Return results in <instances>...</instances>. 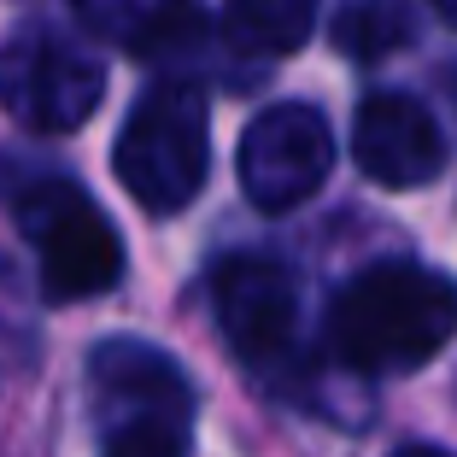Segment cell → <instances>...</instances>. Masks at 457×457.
I'll list each match as a JSON object with an SVG mask.
<instances>
[{
	"mask_svg": "<svg viewBox=\"0 0 457 457\" xmlns=\"http://www.w3.org/2000/svg\"><path fill=\"white\" fill-rule=\"evenodd\" d=\"M457 335V282L411 258L352 276L328 305V352L358 376H399Z\"/></svg>",
	"mask_w": 457,
	"mask_h": 457,
	"instance_id": "6da1fadb",
	"label": "cell"
},
{
	"mask_svg": "<svg viewBox=\"0 0 457 457\" xmlns=\"http://www.w3.org/2000/svg\"><path fill=\"white\" fill-rule=\"evenodd\" d=\"M123 194L153 217H176L212 176V112L194 82H153L129 106L112 153Z\"/></svg>",
	"mask_w": 457,
	"mask_h": 457,
	"instance_id": "7a4b0ae2",
	"label": "cell"
},
{
	"mask_svg": "<svg viewBox=\"0 0 457 457\" xmlns=\"http://www.w3.org/2000/svg\"><path fill=\"white\" fill-rule=\"evenodd\" d=\"M106 100V59L54 24H24L0 41V106L36 135H71Z\"/></svg>",
	"mask_w": 457,
	"mask_h": 457,
	"instance_id": "3957f363",
	"label": "cell"
},
{
	"mask_svg": "<svg viewBox=\"0 0 457 457\" xmlns=\"http://www.w3.org/2000/svg\"><path fill=\"white\" fill-rule=\"evenodd\" d=\"M18 228L36 246L41 294L47 299H95L118 287L123 241L77 182H36L18 194Z\"/></svg>",
	"mask_w": 457,
	"mask_h": 457,
	"instance_id": "277c9868",
	"label": "cell"
},
{
	"mask_svg": "<svg viewBox=\"0 0 457 457\" xmlns=\"http://www.w3.org/2000/svg\"><path fill=\"white\" fill-rule=\"evenodd\" d=\"M328 170H335V129H328V118L317 106L276 100L246 123L235 176H241V194L258 212L276 217V212L305 205L328 182Z\"/></svg>",
	"mask_w": 457,
	"mask_h": 457,
	"instance_id": "5b68a950",
	"label": "cell"
},
{
	"mask_svg": "<svg viewBox=\"0 0 457 457\" xmlns=\"http://www.w3.org/2000/svg\"><path fill=\"white\" fill-rule=\"evenodd\" d=\"M212 311L223 328L228 352L258 370V376H282L299 352V282L294 270L276 258H223L212 270Z\"/></svg>",
	"mask_w": 457,
	"mask_h": 457,
	"instance_id": "8992f818",
	"label": "cell"
},
{
	"mask_svg": "<svg viewBox=\"0 0 457 457\" xmlns=\"http://www.w3.org/2000/svg\"><path fill=\"white\" fill-rule=\"evenodd\" d=\"M352 159L381 188H422L445 170V135L411 95H370L352 118Z\"/></svg>",
	"mask_w": 457,
	"mask_h": 457,
	"instance_id": "52a82bcc",
	"label": "cell"
},
{
	"mask_svg": "<svg viewBox=\"0 0 457 457\" xmlns=\"http://www.w3.org/2000/svg\"><path fill=\"white\" fill-rule=\"evenodd\" d=\"M71 6L100 41L135 59H170L205 41L200 0H71Z\"/></svg>",
	"mask_w": 457,
	"mask_h": 457,
	"instance_id": "ba28073f",
	"label": "cell"
},
{
	"mask_svg": "<svg viewBox=\"0 0 457 457\" xmlns=\"http://www.w3.org/2000/svg\"><path fill=\"white\" fill-rule=\"evenodd\" d=\"M88 381L106 399V411H135V404H194L188 376L176 370L170 352L147 346V340H106L88 358Z\"/></svg>",
	"mask_w": 457,
	"mask_h": 457,
	"instance_id": "9c48e42d",
	"label": "cell"
},
{
	"mask_svg": "<svg viewBox=\"0 0 457 457\" xmlns=\"http://www.w3.org/2000/svg\"><path fill=\"white\" fill-rule=\"evenodd\" d=\"M317 12H323V0H223V29L241 54L282 59L311 41Z\"/></svg>",
	"mask_w": 457,
	"mask_h": 457,
	"instance_id": "30bf717a",
	"label": "cell"
},
{
	"mask_svg": "<svg viewBox=\"0 0 457 457\" xmlns=\"http://www.w3.org/2000/svg\"><path fill=\"white\" fill-rule=\"evenodd\" d=\"M335 47L358 65H376V59L399 54L411 41V6L404 0H340L335 12Z\"/></svg>",
	"mask_w": 457,
	"mask_h": 457,
	"instance_id": "8fae6325",
	"label": "cell"
},
{
	"mask_svg": "<svg viewBox=\"0 0 457 457\" xmlns=\"http://www.w3.org/2000/svg\"><path fill=\"white\" fill-rule=\"evenodd\" d=\"M194 404H135L118 411L106 434V457H188Z\"/></svg>",
	"mask_w": 457,
	"mask_h": 457,
	"instance_id": "7c38bea8",
	"label": "cell"
},
{
	"mask_svg": "<svg viewBox=\"0 0 457 457\" xmlns=\"http://www.w3.org/2000/svg\"><path fill=\"white\" fill-rule=\"evenodd\" d=\"M399 457H452V452H434V445H404Z\"/></svg>",
	"mask_w": 457,
	"mask_h": 457,
	"instance_id": "4fadbf2b",
	"label": "cell"
},
{
	"mask_svg": "<svg viewBox=\"0 0 457 457\" xmlns=\"http://www.w3.org/2000/svg\"><path fill=\"white\" fill-rule=\"evenodd\" d=\"M434 12H440L445 24H457V0H434Z\"/></svg>",
	"mask_w": 457,
	"mask_h": 457,
	"instance_id": "5bb4252c",
	"label": "cell"
}]
</instances>
